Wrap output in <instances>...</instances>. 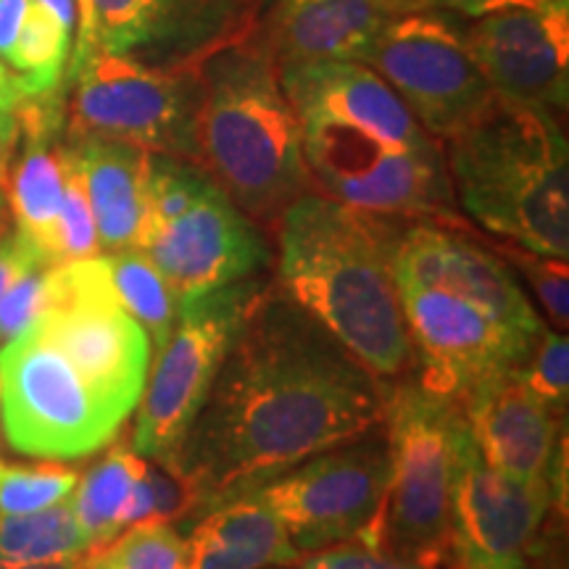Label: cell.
Masks as SVG:
<instances>
[{
	"instance_id": "cell-1",
	"label": "cell",
	"mask_w": 569,
	"mask_h": 569,
	"mask_svg": "<svg viewBox=\"0 0 569 569\" xmlns=\"http://www.w3.org/2000/svg\"><path fill=\"white\" fill-rule=\"evenodd\" d=\"M386 386L322 322L267 282L177 448L209 511L382 425Z\"/></svg>"
},
{
	"instance_id": "cell-2",
	"label": "cell",
	"mask_w": 569,
	"mask_h": 569,
	"mask_svg": "<svg viewBox=\"0 0 569 569\" xmlns=\"http://www.w3.org/2000/svg\"><path fill=\"white\" fill-rule=\"evenodd\" d=\"M411 219L353 209L311 190L277 222L274 284L382 382L417 369L393 259Z\"/></svg>"
},
{
	"instance_id": "cell-3",
	"label": "cell",
	"mask_w": 569,
	"mask_h": 569,
	"mask_svg": "<svg viewBox=\"0 0 569 569\" xmlns=\"http://www.w3.org/2000/svg\"><path fill=\"white\" fill-rule=\"evenodd\" d=\"M198 163L256 224L277 227L298 198L311 193L301 122L282 90L280 67L264 34L213 53L201 67Z\"/></svg>"
},
{
	"instance_id": "cell-4",
	"label": "cell",
	"mask_w": 569,
	"mask_h": 569,
	"mask_svg": "<svg viewBox=\"0 0 569 569\" xmlns=\"http://www.w3.org/2000/svg\"><path fill=\"white\" fill-rule=\"evenodd\" d=\"M446 142L457 203L482 230L569 256V151L557 113L496 98Z\"/></svg>"
},
{
	"instance_id": "cell-5",
	"label": "cell",
	"mask_w": 569,
	"mask_h": 569,
	"mask_svg": "<svg viewBox=\"0 0 569 569\" xmlns=\"http://www.w3.org/2000/svg\"><path fill=\"white\" fill-rule=\"evenodd\" d=\"M390 386L382 415L390 482L365 543L425 569H457L451 493L465 415L457 398L432 393L415 375Z\"/></svg>"
},
{
	"instance_id": "cell-6",
	"label": "cell",
	"mask_w": 569,
	"mask_h": 569,
	"mask_svg": "<svg viewBox=\"0 0 569 569\" xmlns=\"http://www.w3.org/2000/svg\"><path fill=\"white\" fill-rule=\"evenodd\" d=\"M67 138L124 140L148 153L198 163L201 71L153 69L92 48L67 71Z\"/></svg>"
},
{
	"instance_id": "cell-7",
	"label": "cell",
	"mask_w": 569,
	"mask_h": 569,
	"mask_svg": "<svg viewBox=\"0 0 569 569\" xmlns=\"http://www.w3.org/2000/svg\"><path fill=\"white\" fill-rule=\"evenodd\" d=\"M30 325L80 369L113 415H132L148 380L151 340L119 301L103 253L48 269L46 303Z\"/></svg>"
},
{
	"instance_id": "cell-8",
	"label": "cell",
	"mask_w": 569,
	"mask_h": 569,
	"mask_svg": "<svg viewBox=\"0 0 569 569\" xmlns=\"http://www.w3.org/2000/svg\"><path fill=\"white\" fill-rule=\"evenodd\" d=\"M0 422L21 457L71 461L109 446L124 419L51 340L27 325L0 346Z\"/></svg>"
},
{
	"instance_id": "cell-9",
	"label": "cell",
	"mask_w": 569,
	"mask_h": 569,
	"mask_svg": "<svg viewBox=\"0 0 569 569\" xmlns=\"http://www.w3.org/2000/svg\"><path fill=\"white\" fill-rule=\"evenodd\" d=\"M315 193L398 219L467 227L440 148L401 151L356 127L298 119Z\"/></svg>"
},
{
	"instance_id": "cell-10",
	"label": "cell",
	"mask_w": 569,
	"mask_h": 569,
	"mask_svg": "<svg viewBox=\"0 0 569 569\" xmlns=\"http://www.w3.org/2000/svg\"><path fill=\"white\" fill-rule=\"evenodd\" d=\"M267 282L261 274L180 303L172 338L156 351L151 380H146L134 407L130 443L142 459L172 465L253 298Z\"/></svg>"
},
{
	"instance_id": "cell-11",
	"label": "cell",
	"mask_w": 569,
	"mask_h": 569,
	"mask_svg": "<svg viewBox=\"0 0 569 569\" xmlns=\"http://www.w3.org/2000/svg\"><path fill=\"white\" fill-rule=\"evenodd\" d=\"M361 63L390 84L436 140L453 138L498 98L469 53L465 17L457 13H398Z\"/></svg>"
},
{
	"instance_id": "cell-12",
	"label": "cell",
	"mask_w": 569,
	"mask_h": 569,
	"mask_svg": "<svg viewBox=\"0 0 569 569\" xmlns=\"http://www.w3.org/2000/svg\"><path fill=\"white\" fill-rule=\"evenodd\" d=\"M559 509L551 475L515 480L482 461L472 432L459 443L451 493L453 567L557 569Z\"/></svg>"
},
{
	"instance_id": "cell-13",
	"label": "cell",
	"mask_w": 569,
	"mask_h": 569,
	"mask_svg": "<svg viewBox=\"0 0 569 569\" xmlns=\"http://www.w3.org/2000/svg\"><path fill=\"white\" fill-rule=\"evenodd\" d=\"M390 482V446L375 430L303 459L256 486L282 519L298 553L365 543Z\"/></svg>"
},
{
	"instance_id": "cell-14",
	"label": "cell",
	"mask_w": 569,
	"mask_h": 569,
	"mask_svg": "<svg viewBox=\"0 0 569 569\" xmlns=\"http://www.w3.org/2000/svg\"><path fill=\"white\" fill-rule=\"evenodd\" d=\"M106 53L153 69H198L259 30L264 0H90Z\"/></svg>"
},
{
	"instance_id": "cell-15",
	"label": "cell",
	"mask_w": 569,
	"mask_h": 569,
	"mask_svg": "<svg viewBox=\"0 0 569 569\" xmlns=\"http://www.w3.org/2000/svg\"><path fill=\"white\" fill-rule=\"evenodd\" d=\"M138 248L151 256L180 303L253 280L272 264L261 227L238 209L213 177L188 209L148 224Z\"/></svg>"
},
{
	"instance_id": "cell-16",
	"label": "cell",
	"mask_w": 569,
	"mask_h": 569,
	"mask_svg": "<svg viewBox=\"0 0 569 569\" xmlns=\"http://www.w3.org/2000/svg\"><path fill=\"white\" fill-rule=\"evenodd\" d=\"M415 346L417 382L438 396L461 398L475 382L519 367L532 338L496 322L478 306L440 288L396 284Z\"/></svg>"
},
{
	"instance_id": "cell-17",
	"label": "cell",
	"mask_w": 569,
	"mask_h": 569,
	"mask_svg": "<svg viewBox=\"0 0 569 569\" xmlns=\"http://www.w3.org/2000/svg\"><path fill=\"white\" fill-rule=\"evenodd\" d=\"M469 53L503 101L565 111L569 101V0L488 13L467 24Z\"/></svg>"
},
{
	"instance_id": "cell-18",
	"label": "cell",
	"mask_w": 569,
	"mask_h": 569,
	"mask_svg": "<svg viewBox=\"0 0 569 569\" xmlns=\"http://www.w3.org/2000/svg\"><path fill=\"white\" fill-rule=\"evenodd\" d=\"M396 284L440 288L478 306L496 322L536 336L543 319L519 288L515 269L493 248L472 240L467 227L415 219L398 240Z\"/></svg>"
},
{
	"instance_id": "cell-19",
	"label": "cell",
	"mask_w": 569,
	"mask_h": 569,
	"mask_svg": "<svg viewBox=\"0 0 569 569\" xmlns=\"http://www.w3.org/2000/svg\"><path fill=\"white\" fill-rule=\"evenodd\" d=\"M482 461L515 480H543L567 443L565 419L525 386L517 367L488 375L459 398Z\"/></svg>"
},
{
	"instance_id": "cell-20",
	"label": "cell",
	"mask_w": 569,
	"mask_h": 569,
	"mask_svg": "<svg viewBox=\"0 0 569 569\" xmlns=\"http://www.w3.org/2000/svg\"><path fill=\"white\" fill-rule=\"evenodd\" d=\"M282 90L298 119H327L375 134L401 151L440 148L401 98L372 69L356 61H317L280 69Z\"/></svg>"
},
{
	"instance_id": "cell-21",
	"label": "cell",
	"mask_w": 569,
	"mask_h": 569,
	"mask_svg": "<svg viewBox=\"0 0 569 569\" xmlns=\"http://www.w3.org/2000/svg\"><path fill=\"white\" fill-rule=\"evenodd\" d=\"M390 19L380 0H272L259 30L280 69L317 61L361 63Z\"/></svg>"
},
{
	"instance_id": "cell-22",
	"label": "cell",
	"mask_w": 569,
	"mask_h": 569,
	"mask_svg": "<svg viewBox=\"0 0 569 569\" xmlns=\"http://www.w3.org/2000/svg\"><path fill=\"white\" fill-rule=\"evenodd\" d=\"M190 569H298L301 553L259 488L240 490L196 517Z\"/></svg>"
},
{
	"instance_id": "cell-23",
	"label": "cell",
	"mask_w": 569,
	"mask_h": 569,
	"mask_svg": "<svg viewBox=\"0 0 569 569\" xmlns=\"http://www.w3.org/2000/svg\"><path fill=\"white\" fill-rule=\"evenodd\" d=\"M82 172L101 251L140 246L151 153L124 140L67 138Z\"/></svg>"
},
{
	"instance_id": "cell-24",
	"label": "cell",
	"mask_w": 569,
	"mask_h": 569,
	"mask_svg": "<svg viewBox=\"0 0 569 569\" xmlns=\"http://www.w3.org/2000/svg\"><path fill=\"white\" fill-rule=\"evenodd\" d=\"M148 459L134 451L130 438L119 436L103 457L92 465L88 472L80 475L74 493H71V509L77 522L88 538L90 551L101 549L111 538L122 532V515L134 482L146 472Z\"/></svg>"
},
{
	"instance_id": "cell-25",
	"label": "cell",
	"mask_w": 569,
	"mask_h": 569,
	"mask_svg": "<svg viewBox=\"0 0 569 569\" xmlns=\"http://www.w3.org/2000/svg\"><path fill=\"white\" fill-rule=\"evenodd\" d=\"M88 551L71 498L32 515L0 517V569H67Z\"/></svg>"
},
{
	"instance_id": "cell-26",
	"label": "cell",
	"mask_w": 569,
	"mask_h": 569,
	"mask_svg": "<svg viewBox=\"0 0 569 569\" xmlns=\"http://www.w3.org/2000/svg\"><path fill=\"white\" fill-rule=\"evenodd\" d=\"M111 269V282L117 288L119 301L148 332L156 351L167 346L180 317V298L172 290L167 277L142 248L103 253Z\"/></svg>"
},
{
	"instance_id": "cell-27",
	"label": "cell",
	"mask_w": 569,
	"mask_h": 569,
	"mask_svg": "<svg viewBox=\"0 0 569 569\" xmlns=\"http://www.w3.org/2000/svg\"><path fill=\"white\" fill-rule=\"evenodd\" d=\"M71 38H74V30H69L53 11L32 0L19 38L11 53L6 56V67L19 80L24 98H46L61 92L71 56Z\"/></svg>"
},
{
	"instance_id": "cell-28",
	"label": "cell",
	"mask_w": 569,
	"mask_h": 569,
	"mask_svg": "<svg viewBox=\"0 0 569 569\" xmlns=\"http://www.w3.org/2000/svg\"><path fill=\"white\" fill-rule=\"evenodd\" d=\"M80 569H190L188 536L174 522H140L80 559Z\"/></svg>"
},
{
	"instance_id": "cell-29",
	"label": "cell",
	"mask_w": 569,
	"mask_h": 569,
	"mask_svg": "<svg viewBox=\"0 0 569 569\" xmlns=\"http://www.w3.org/2000/svg\"><path fill=\"white\" fill-rule=\"evenodd\" d=\"M80 475L74 469L48 461L46 465H11L0 461V517L32 515L74 493Z\"/></svg>"
},
{
	"instance_id": "cell-30",
	"label": "cell",
	"mask_w": 569,
	"mask_h": 569,
	"mask_svg": "<svg viewBox=\"0 0 569 569\" xmlns=\"http://www.w3.org/2000/svg\"><path fill=\"white\" fill-rule=\"evenodd\" d=\"M519 375L525 386L536 393L546 407L567 417L569 407V343L557 330L540 327L538 336L519 361Z\"/></svg>"
},
{
	"instance_id": "cell-31",
	"label": "cell",
	"mask_w": 569,
	"mask_h": 569,
	"mask_svg": "<svg viewBox=\"0 0 569 569\" xmlns=\"http://www.w3.org/2000/svg\"><path fill=\"white\" fill-rule=\"evenodd\" d=\"M501 256L507 264L528 280L532 293L538 296L540 306L549 319L561 330H567L569 322V272L567 259L557 256H543L515 243H488Z\"/></svg>"
},
{
	"instance_id": "cell-32",
	"label": "cell",
	"mask_w": 569,
	"mask_h": 569,
	"mask_svg": "<svg viewBox=\"0 0 569 569\" xmlns=\"http://www.w3.org/2000/svg\"><path fill=\"white\" fill-rule=\"evenodd\" d=\"M59 251L61 264L63 261L77 259H92L101 256V240H98L96 219H92V209L84 193L82 172L77 167L74 151L69 146V169H67V184H63V206L59 219Z\"/></svg>"
},
{
	"instance_id": "cell-33",
	"label": "cell",
	"mask_w": 569,
	"mask_h": 569,
	"mask_svg": "<svg viewBox=\"0 0 569 569\" xmlns=\"http://www.w3.org/2000/svg\"><path fill=\"white\" fill-rule=\"evenodd\" d=\"M48 269L51 267L30 269L11 284L9 293L0 298V346L17 338L40 315L42 303H46Z\"/></svg>"
},
{
	"instance_id": "cell-34",
	"label": "cell",
	"mask_w": 569,
	"mask_h": 569,
	"mask_svg": "<svg viewBox=\"0 0 569 569\" xmlns=\"http://www.w3.org/2000/svg\"><path fill=\"white\" fill-rule=\"evenodd\" d=\"M298 569H425L411 565V561H403L398 557H390V553L372 549V546L359 543V540H351V543L330 546V549L303 553L298 559Z\"/></svg>"
},
{
	"instance_id": "cell-35",
	"label": "cell",
	"mask_w": 569,
	"mask_h": 569,
	"mask_svg": "<svg viewBox=\"0 0 569 569\" xmlns=\"http://www.w3.org/2000/svg\"><path fill=\"white\" fill-rule=\"evenodd\" d=\"M380 3L386 6L390 17L415 11H446L465 19H480L509 9H532V6L549 3V0H380Z\"/></svg>"
},
{
	"instance_id": "cell-36",
	"label": "cell",
	"mask_w": 569,
	"mask_h": 569,
	"mask_svg": "<svg viewBox=\"0 0 569 569\" xmlns=\"http://www.w3.org/2000/svg\"><path fill=\"white\" fill-rule=\"evenodd\" d=\"M34 267H53L42 259L24 234L17 230H0V298L9 293V288Z\"/></svg>"
},
{
	"instance_id": "cell-37",
	"label": "cell",
	"mask_w": 569,
	"mask_h": 569,
	"mask_svg": "<svg viewBox=\"0 0 569 569\" xmlns=\"http://www.w3.org/2000/svg\"><path fill=\"white\" fill-rule=\"evenodd\" d=\"M24 92L19 88V80L13 77V71L0 61V142L13 148L19 130V111L24 103Z\"/></svg>"
},
{
	"instance_id": "cell-38",
	"label": "cell",
	"mask_w": 569,
	"mask_h": 569,
	"mask_svg": "<svg viewBox=\"0 0 569 569\" xmlns=\"http://www.w3.org/2000/svg\"><path fill=\"white\" fill-rule=\"evenodd\" d=\"M32 0H0V61L11 53Z\"/></svg>"
},
{
	"instance_id": "cell-39",
	"label": "cell",
	"mask_w": 569,
	"mask_h": 569,
	"mask_svg": "<svg viewBox=\"0 0 569 569\" xmlns=\"http://www.w3.org/2000/svg\"><path fill=\"white\" fill-rule=\"evenodd\" d=\"M92 48H96V38H92V3L90 0H77V34L74 42H71L67 71L74 69Z\"/></svg>"
},
{
	"instance_id": "cell-40",
	"label": "cell",
	"mask_w": 569,
	"mask_h": 569,
	"mask_svg": "<svg viewBox=\"0 0 569 569\" xmlns=\"http://www.w3.org/2000/svg\"><path fill=\"white\" fill-rule=\"evenodd\" d=\"M34 3L53 11L61 24H67L69 30H77V0H34Z\"/></svg>"
},
{
	"instance_id": "cell-41",
	"label": "cell",
	"mask_w": 569,
	"mask_h": 569,
	"mask_svg": "<svg viewBox=\"0 0 569 569\" xmlns=\"http://www.w3.org/2000/svg\"><path fill=\"white\" fill-rule=\"evenodd\" d=\"M9 159H11V148H9V146H3V142H0V184H3L6 169H9Z\"/></svg>"
},
{
	"instance_id": "cell-42",
	"label": "cell",
	"mask_w": 569,
	"mask_h": 569,
	"mask_svg": "<svg viewBox=\"0 0 569 569\" xmlns=\"http://www.w3.org/2000/svg\"><path fill=\"white\" fill-rule=\"evenodd\" d=\"M3 209H6V193H3V184H0V230H3Z\"/></svg>"
},
{
	"instance_id": "cell-43",
	"label": "cell",
	"mask_w": 569,
	"mask_h": 569,
	"mask_svg": "<svg viewBox=\"0 0 569 569\" xmlns=\"http://www.w3.org/2000/svg\"><path fill=\"white\" fill-rule=\"evenodd\" d=\"M67 569H80V561H77V565H74V567H67Z\"/></svg>"
}]
</instances>
